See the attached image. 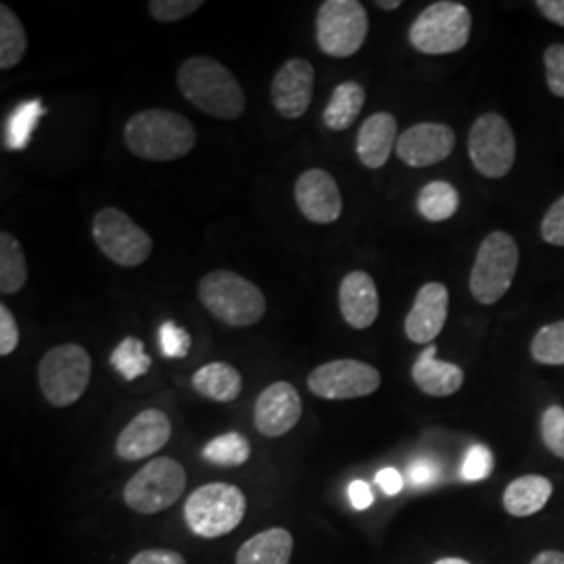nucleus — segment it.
<instances>
[{
    "mask_svg": "<svg viewBox=\"0 0 564 564\" xmlns=\"http://www.w3.org/2000/svg\"><path fill=\"white\" fill-rule=\"evenodd\" d=\"M176 82L184 99L212 118L235 121L245 113L247 101L241 84L220 61L212 57L186 59L178 69Z\"/></svg>",
    "mask_w": 564,
    "mask_h": 564,
    "instance_id": "1",
    "label": "nucleus"
},
{
    "mask_svg": "<svg viewBox=\"0 0 564 564\" xmlns=\"http://www.w3.org/2000/svg\"><path fill=\"white\" fill-rule=\"evenodd\" d=\"M126 147L144 162H176L195 149V126L170 109H147L123 128Z\"/></svg>",
    "mask_w": 564,
    "mask_h": 564,
    "instance_id": "2",
    "label": "nucleus"
},
{
    "mask_svg": "<svg viewBox=\"0 0 564 564\" xmlns=\"http://www.w3.org/2000/svg\"><path fill=\"white\" fill-rule=\"evenodd\" d=\"M203 307L228 326H253L265 316V297L260 286L230 270L205 274L199 286Z\"/></svg>",
    "mask_w": 564,
    "mask_h": 564,
    "instance_id": "3",
    "label": "nucleus"
},
{
    "mask_svg": "<svg viewBox=\"0 0 564 564\" xmlns=\"http://www.w3.org/2000/svg\"><path fill=\"white\" fill-rule=\"evenodd\" d=\"M473 30L470 11L452 0L433 2L410 25V44L424 55L458 53L468 44Z\"/></svg>",
    "mask_w": 564,
    "mask_h": 564,
    "instance_id": "4",
    "label": "nucleus"
},
{
    "mask_svg": "<svg viewBox=\"0 0 564 564\" xmlns=\"http://www.w3.org/2000/svg\"><path fill=\"white\" fill-rule=\"evenodd\" d=\"M93 375L88 351L76 343H63L48 349L39 364V384L46 402L67 408L86 393Z\"/></svg>",
    "mask_w": 564,
    "mask_h": 564,
    "instance_id": "5",
    "label": "nucleus"
},
{
    "mask_svg": "<svg viewBox=\"0 0 564 564\" xmlns=\"http://www.w3.org/2000/svg\"><path fill=\"white\" fill-rule=\"evenodd\" d=\"M245 510L247 500L237 485L207 484L188 496L184 519L193 533L214 540L235 531L242 523Z\"/></svg>",
    "mask_w": 564,
    "mask_h": 564,
    "instance_id": "6",
    "label": "nucleus"
},
{
    "mask_svg": "<svg viewBox=\"0 0 564 564\" xmlns=\"http://www.w3.org/2000/svg\"><path fill=\"white\" fill-rule=\"evenodd\" d=\"M519 268L517 241L502 230L485 237L470 270V293L484 305L500 302L512 286Z\"/></svg>",
    "mask_w": 564,
    "mask_h": 564,
    "instance_id": "7",
    "label": "nucleus"
},
{
    "mask_svg": "<svg viewBox=\"0 0 564 564\" xmlns=\"http://www.w3.org/2000/svg\"><path fill=\"white\" fill-rule=\"evenodd\" d=\"M186 487V470L174 458H155L123 487V502L134 512L158 514L181 500Z\"/></svg>",
    "mask_w": 564,
    "mask_h": 564,
    "instance_id": "8",
    "label": "nucleus"
},
{
    "mask_svg": "<svg viewBox=\"0 0 564 564\" xmlns=\"http://www.w3.org/2000/svg\"><path fill=\"white\" fill-rule=\"evenodd\" d=\"M368 15L358 0H326L316 15V41L324 55L347 59L362 48Z\"/></svg>",
    "mask_w": 564,
    "mask_h": 564,
    "instance_id": "9",
    "label": "nucleus"
},
{
    "mask_svg": "<svg viewBox=\"0 0 564 564\" xmlns=\"http://www.w3.org/2000/svg\"><path fill=\"white\" fill-rule=\"evenodd\" d=\"M93 239L102 256L121 268H137L149 260L153 239L118 207H105L93 223Z\"/></svg>",
    "mask_w": 564,
    "mask_h": 564,
    "instance_id": "10",
    "label": "nucleus"
},
{
    "mask_svg": "<svg viewBox=\"0 0 564 564\" xmlns=\"http://www.w3.org/2000/svg\"><path fill=\"white\" fill-rule=\"evenodd\" d=\"M468 155L485 178H505L517 160V141L510 123L498 113H485L468 132Z\"/></svg>",
    "mask_w": 564,
    "mask_h": 564,
    "instance_id": "11",
    "label": "nucleus"
},
{
    "mask_svg": "<svg viewBox=\"0 0 564 564\" xmlns=\"http://www.w3.org/2000/svg\"><path fill=\"white\" fill-rule=\"evenodd\" d=\"M307 387L323 400H358L381 387V372L360 360H333L310 372Z\"/></svg>",
    "mask_w": 564,
    "mask_h": 564,
    "instance_id": "12",
    "label": "nucleus"
},
{
    "mask_svg": "<svg viewBox=\"0 0 564 564\" xmlns=\"http://www.w3.org/2000/svg\"><path fill=\"white\" fill-rule=\"evenodd\" d=\"M314 80V65L302 57L286 61L276 72L270 86V99L284 120H300L310 109Z\"/></svg>",
    "mask_w": 564,
    "mask_h": 564,
    "instance_id": "13",
    "label": "nucleus"
},
{
    "mask_svg": "<svg viewBox=\"0 0 564 564\" xmlns=\"http://www.w3.org/2000/svg\"><path fill=\"white\" fill-rule=\"evenodd\" d=\"M456 147V132L445 123L424 121L408 128L395 144V153L410 167L444 162Z\"/></svg>",
    "mask_w": 564,
    "mask_h": 564,
    "instance_id": "14",
    "label": "nucleus"
},
{
    "mask_svg": "<svg viewBox=\"0 0 564 564\" xmlns=\"http://www.w3.org/2000/svg\"><path fill=\"white\" fill-rule=\"evenodd\" d=\"M302 412L303 403L297 389L286 381H279L260 393L253 421L265 437H282L297 426Z\"/></svg>",
    "mask_w": 564,
    "mask_h": 564,
    "instance_id": "15",
    "label": "nucleus"
},
{
    "mask_svg": "<svg viewBox=\"0 0 564 564\" xmlns=\"http://www.w3.org/2000/svg\"><path fill=\"white\" fill-rule=\"evenodd\" d=\"M172 437V423L162 410L149 408L137 414L121 431L116 452L121 460L137 463L158 454Z\"/></svg>",
    "mask_w": 564,
    "mask_h": 564,
    "instance_id": "16",
    "label": "nucleus"
},
{
    "mask_svg": "<svg viewBox=\"0 0 564 564\" xmlns=\"http://www.w3.org/2000/svg\"><path fill=\"white\" fill-rule=\"evenodd\" d=\"M295 202L310 223L333 224L341 218V191L326 170L303 172L295 184Z\"/></svg>",
    "mask_w": 564,
    "mask_h": 564,
    "instance_id": "17",
    "label": "nucleus"
},
{
    "mask_svg": "<svg viewBox=\"0 0 564 564\" xmlns=\"http://www.w3.org/2000/svg\"><path fill=\"white\" fill-rule=\"evenodd\" d=\"M449 293L442 282H426L416 293L412 310L405 316L403 330L412 343H431L440 337L447 321Z\"/></svg>",
    "mask_w": 564,
    "mask_h": 564,
    "instance_id": "18",
    "label": "nucleus"
},
{
    "mask_svg": "<svg viewBox=\"0 0 564 564\" xmlns=\"http://www.w3.org/2000/svg\"><path fill=\"white\" fill-rule=\"evenodd\" d=\"M339 307L345 323L356 330H366L379 318V291L372 276L362 270L343 276L339 286Z\"/></svg>",
    "mask_w": 564,
    "mask_h": 564,
    "instance_id": "19",
    "label": "nucleus"
},
{
    "mask_svg": "<svg viewBox=\"0 0 564 564\" xmlns=\"http://www.w3.org/2000/svg\"><path fill=\"white\" fill-rule=\"evenodd\" d=\"M395 144H398V121L391 113L381 111L370 116L360 126L356 153L368 170H379L389 162Z\"/></svg>",
    "mask_w": 564,
    "mask_h": 564,
    "instance_id": "20",
    "label": "nucleus"
},
{
    "mask_svg": "<svg viewBox=\"0 0 564 564\" xmlns=\"http://www.w3.org/2000/svg\"><path fill=\"white\" fill-rule=\"evenodd\" d=\"M437 347L429 345L412 366V379L416 387L433 398H449L460 391L464 372L460 366L437 360Z\"/></svg>",
    "mask_w": 564,
    "mask_h": 564,
    "instance_id": "21",
    "label": "nucleus"
},
{
    "mask_svg": "<svg viewBox=\"0 0 564 564\" xmlns=\"http://www.w3.org/2000/svg\"><path fill=\"white\" fill-rule=\"evenodd\" d=\"M293 554V535L274 527L253 535L239 547L237 564H289Z\"/></svg>",
    "mask_w": 564,
    "mask_h": 564,
    "instance_id": "22",
    "label": "nucleus"
},
{
    "mask_svg": "<svg viewBox=\"0 0 564 564\" xmlns=\"http://www.w3.org/2000/svg\"><path fill=\"white\" fill-rule=\"evenodd\" d=\"M193 389L214 402H235L241 395L242 377L230 364H205L193 375Z\"/></svg>",
    "mask_w": 564,
    "mask_h": 564,
    "instance_id": "23",
    "label": "nucleus"
},
{
    "mask_svg": "<svg viewBox=\"0 0 564 564\" xmlns=\"http://www.w3.org/2000/svg\"><path fill=\"white\" fill-rule=\"evenodd\" d=\"M552 496V484L542 475H524L506 487L505 508L512 517L538 514Z\"/></svg>",
    "mask_w": 564,
    "mask_h": 564,
    "instance_id": "24",
    "label": "nucleus"
},
{
    "mask_svg": "<svg viewBox=\"0 0 564 564\" xmlns=\"http://www.w3.org/2000/svg\"><path fill=\"white\" fill-rule=\"evenodd\" d=\"M364 101H366V93L358 82L349 80L339 84L333 90L330 101L324 109L326 128L335 132L351 128L362 113Z\"/></svg>",
    "mask_w": 564,
    "mask_h": 564,
    "instance_id": "25",
    "label": "nucleus"
},
{
    "mask_svg": "<svg viewBox=\"0 0 564 564\" xmlns=\"http://www.w3.org/2000/svg\"><path fill=\"white\" fill-rule=\"evenodd\" d=\"M28 281V263L21 242L9 235L0 232V293L15 295Z\"/></svg>",
    "mask_w": 564,
    "mask_h": 564,
    "instance_id": "26",
    "label": "nucleus"
},
{
    "mask_svg": "<svg viewBox=\"0 0 564 564\" xmlns=\"http://www.w3.org/2000/svg\"><path fill=\"white\" fill-rule=\"evenodd\" d=\"M419 212L424 220L429 223H445L449 220L458 207H460V195L458 191L445 181L429 182L419 193Z\"/></svg>",
    "mask_w": 564,
    "mask_h": 564,
    "instance_id": "27",
    "label": "nucleus"
},
{
    "mask_svg": "<svg viewBox=\"0 0 564 564\" xmlns=\"http://www.w3.org/2000/svg\"><path fill=\"white\" fill-rule=\"evenodd\" d=\"M46 109L42 107L41 99L21 102L20 107L7 118L4 128V147L11 151H21L30 144V139L39 126Z\"/></svg>",
    "mask_w": 564,
    "mask_h": 564,
    "instance_id": "28",
    "label": "nucleus"
},
{
    "mask_svg": "<svg viewBox=\"0 0 564 564\" xmlns=\"http://www.w3.org/2000/svg\"><path fill=\"white\" fill-rule=\"evenodd\" d=\"M28 51V36L20 18L7 7H0V69L15 67Z\"/></svg>",
    "mask_w": 564,
    "mask_h": 564,
    "instance_id": "29",
    "label": "nucleus"
},
{
    "mask_svg": "<svg viewBox=\"0 0 564 564\" xmlns=\"http://www.w3.org/2000/svg\"><path fill=\"white\" fill-rule=\"evenodd\" d=\"M111 366L120 372L126 381H137L142 375H147L151 370L153 360L144 354V343L137 337H126L120 345L113 349Z\"/></svg>",
    "mask_w": 564,
    "mask_h": 564,
    "instance_id": "30",
    "label": "nucleus"
},
{
    "mask_svg": "<svg viewBox=\"0 0 564 564\" xmlns=\"http://www.w3.org/2000/svg\"><path fill=\"white\" fill-rule=\"evenodd\" d=\"M251 456V445L241 433H226L203 447V458L218 466H241Z\"/></svg>",
    "mask_w": 564,
    "mask_h": 564,
    "instance_id": "31",
    "label": "nucleus"
},
{
    "mask_svg": "<svg viewBox=\"0 0 564 564\" xmlns=\"http://www.w3.org/2000/svg\"><path fill=\"white\" fill-rule=\"evenodd\" d=\"M531 356L535 362L545 366H563L564 364V321L545 324L538 330L531 343Z\"/></svg>",
    "mask_w": 564,
    "mask_h": 564,
    "instance_id": "32",
    "label": "nucleus"
},
{
    "mask_svg": "<svg viewBox=\"0 0 564 564\" xmlns=\"http://www.w3.org/2000/svg\"><path fill=\"white\" fill-rule=\"evenodd\" d=\"M203 0H151L149 13L160 23H176L202 9Z\"/></svg>",
    "mask_w": 564,
    "mask_h": 564,
    "instance_id": "33",
    "label": "nucleus"
},
{
    "mask_svg": "<svg viewBox=\"0 0 564 564\" xmlns=\"http://www.w3.org/2000/svg\"><path fill=\"white\" fill-rule=\"evenodd\" d=\"M542 440L545 447L564 460V408L550 405L542 416Z\"/></svg>",
    "mask_w": 564,
    "mask_h": 564,
    "instance_id": "34",
    "label": "nucleus"
},
{
    "mask_svg": "<svg viewBox=\"0 0 564 564\" xmlns=\"http://www.w3.org/2000/svg\"><path fill=\"white\" fill-rule=\"evenodd\" d=\"M494 470V456L485 445H473L463 463L464 481H484Z\"/></svg>",
    "mask_w": 564,
    "mask_h": 564,
    "instance_id": "35",
    "label": "nucleus"
},
{
    "mask_svg": "<svg viewBox=\"0 0 564 564\" xmlns=\"http://www.w3.org/2000/svg\"><path fill=\"white\" fill-rule=\"evenodd\" d=\"M545 82L554 97L564 99V44H552L544 55Z\"/></svg>",
    "mask_w": 564,
    "mask_h": 564,
    "instance_id": "36",
    "label": "nucleus"
},
{
    "mask_svg": "<svg viewBox=\"0 0 564 564\" xmlns=\"http://www.w3.org/2000/svg\"><path fill=\"white\" fill-rule=\"evenodd\" d=\"M160 345L165 358H184L191 349V335L174 323H165L160 328Z\"/></svg>",
    "mask_w": 564,
    "mask_h": 564,
    "instance_id": "37",
    "label": "nucleus"
},
{
    "mask_svg": "<svg viewBox=\"0 0 564 564\" xmlns=\"http://www.w3.org/2000/svg\"><path fill=\"white\" fill-rule=\"evenodd\" d=\"M542 239L550 245L564 247V197L547 209L542 220Z\"/></svg>",
    "mask_w": 564,
    "mask_h": 564,
    "instance_id": "38",
    "label": "nucleus"
},
{
    "mask_svg": "<svg viewBox=\"0 0 564 564\" xmlns=\"http://www.w3.org/2000/svg\"><path fill=\"white\" fill-rule=\"evenodd\" d=\"M20 345V326L7 305H0V356H9Z\"/></svg>",
    "mask_w": 564,
    "mask_h": 564,
    "instance_id": "39",
    "label": "nucleus"
},
{
    "mask_svg": "<svg viewBox=\"0 0 564 564\" xmlns=\"http://www.w3.org/2000/svg\"><path fill=\"white\" fill-rule=\"evenodd\" d=\"M440 475H442L440 464L431 458H419L408 466V481L412 487H429L437 484Z\"/></svg>",
    "mask_w": 564,
    "mask_h": 564,
    "instance_id": "40",
    "label": "nucleus"
},
{
    "mask_svg": "<svg viewBox=\"0 0 564 564\" xmlns=\"http://www.w3.org/2000/svg\"><path fill=\"white\" fill-rule=\"evenodd\" d=\"M130 564H186L184 556L174 552V550H163V547H153V550H142Z\"/></svg>",
    "mask_w": 564,
    "mask_h": 564,
    "instance_id": "41",
    "label": "nucleus"
},
{
    "mask_svg": "<svg viewBox=\"0 0 564 564\" xmlns=\"http://www.w3.org/2000/svg\"><path fill=\"white\" fill-rule=\"evenodd\" d=\"M347 496H349V502H351V506H354L356 510H366V508H370L372 502H375V496H372L370 485L366 484V481H360V479H356V481L349 484Z\"/></svg>",
    "mask_w": 564,
    "mask_h": 564,
    "instance_id": "42",
    "label": "nucleus"
},
{
    "mask_svg": "<svg viewBox=\"0 0 564 564\" xmlns=\"http://www.w3.org/2000/svg\"><path fill=\"white\" fill-rule=\"evenodd\" d=\"M377 484L387 496H398L403 489V477L400 475V470L389 466V468H383V470L377 473Z\"/></svg>",
    "mask_w": 564,
    "mask_h": 564,
    "instance_id": "43",
    "label": "nucleus"
},
{
    "mask_svg": "<svg viewBox=\"0 0 564 564\" xmlns=\"http://www.w3.org/2000/svg\"><path fill=\"white\" fill-rule=\"evenodd\" d=\"M535 7L540 9L545 20L564 28V0H538Z\"/></svg>",
    "mask_w": 564,
    "mask_h": 564,
    "instance_id": "44",
    "label": "nucleus"
},
{
    "mask_svg": "<svg viewBox=\"0 0 564 564\" xmlns=\"http://www.w3.org/2000/svg\"><path fill=\"white\" fill-rule=\"evenodd\" d=\"M531 564H564V554L558 550H545V552H540L531 561Z\"/></svg>",
    "mask_w": 564,
    "mask_h": 564,
    "instance_id": "45",
    "label": "nucleus"
},
{
    "mask_svg": "<svg viewBox=\"0 0 564 564\" xmlns=\"http://www.w3.org/2000/svg\"><path fill=\"white\" fill-rule=\"evenodd\" d=\"M377 7L383 11H395L402 7V2L400 0H377Z\"/></svg>",
    "mask_w": 564,
    "mask_h": 564,
    "instance_id": "46",
    "label": "nucleus"
},
{
    "mask_svg": "<svg viewBox=\"0 0 564 564\" xmlns=\"http://www.w3.org/2000/svg\"><path fill=\"white\" fill-rule=\"evenodd\" d=\"M435 564H470L463 561V558H442V561H437Z\"/></svg>",
    "mask_w": 564,
    "mask_h": 564,
    "instance_id": "47",
    "label": "nucleus"
}]
</instances>
